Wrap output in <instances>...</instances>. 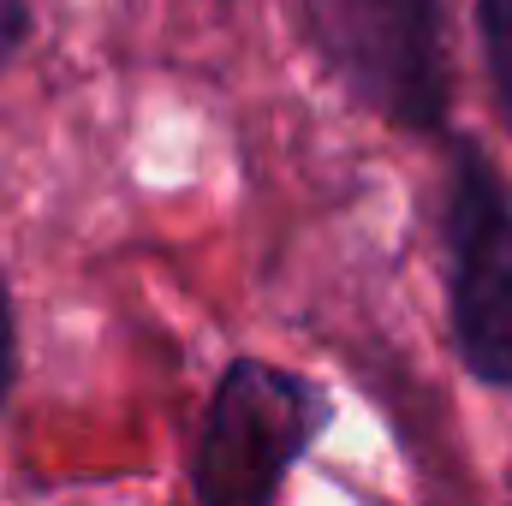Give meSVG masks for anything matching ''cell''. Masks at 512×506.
Wrapping results in <instances>:
<instances>
[{
  "label": "cell",
  "mask_w": 512,
  "mask_h": 506,
  "mask_svg": "<svg viewBox=\"0 0 512 506\" xmlns=\"http://www.w3.org/2000/svg\"><path fill=\"white\" fill-rule=\"evenodd\" d=\"M328 423V393L268 358H233L191 447L197 506H274L286 471Z\"/></svg>",
  "instance_id": "obj_1"
},
{
  "label": "cell",
  "mask_w": 512,
  "mask_h": 506,
  "mask_svg": "<svg viewBox=\"0 0 512 506\" xmlns=\"http://www.w3.org/2000/svg\"><path fill=\"white\" fill-rule=\"evenodd\" d=\"M322 66L399 131H441V6L435 0H298Z\"/></svg>",
  "instance_id": "obj_2"
},
{
  "label": "cell",
  "mask_w": 512,
  "mask_h": 506,
  "mask_svg": "<svg viewBox=\"0 0 512 506\" xmlns=\"http://www.w3.org/2000/svg\"><path fill=\"white\" fill-rule=\"evenodd\" d=\"M477 42H483L495 108H501L507 137H512V0H477Z\"/></svg>",
  "instance_id": "obj_4"
},
{
  "label": "cell",
  "mask_w": 512,
  "mask_h": 506,
  "mask_svg": "<svg viewBox=\"0 0 512 506\" xmlns=\"http://www.w3.org/2000/svg\"><path fill=\"white\" fill-rule=\"evenodd\" d=\"M447 304L459 364L483 387H512V197L465 137L447 173Z\"/></svg>",
  "instance_id": "obj_3"
},
{
  "label": "cell",
  "mask_w": 512,
  "mask_h": 506,
  "mask_svg": "<svg viewBox=\"0 0 512 506\" xmlns=\"http://www.w3.org/2000/svg\"><path fill=\"white\" fill-rule=\"evenodd\" d=\"M12 387H18V304H12V286L0 268V411L12 405Z\"/></svg>",
  "instance_id": "obj_5"
},
{
  "label": "cell",
  "mask_w": 512,
  "mask_h": 506,
  "mask_svg": "<svg viewBox=\"0 0 512 506\" xmlns=\"http://www.w3.org/2000/svg\"><path fill=\"white\" fill-rule=\"evenodd\" d=\"M30 36H36V6L30 0H0V72L30 48Z\"/></svg>",
  "instance_id": "obj_6"
}]
</instances>
